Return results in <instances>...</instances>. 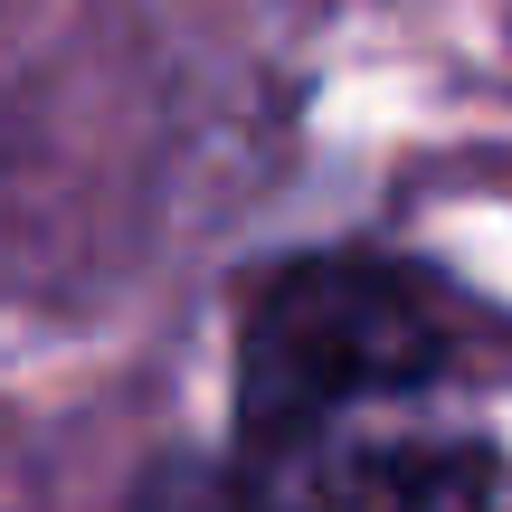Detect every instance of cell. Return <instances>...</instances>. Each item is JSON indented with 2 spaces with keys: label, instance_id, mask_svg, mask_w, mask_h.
Wrapping results in <instances>:
<instances>
[{
  "label": "cell",
  "instance_id": "cell-1",
  "mask_svg": "<svg viewBox=\"0 0 512 512\" xmlns=\"http://www.w3.org/2000/svg\"><path fill=\"white\" fill-rule=\"evenodd\" d=\"M238 512H494L503 446L465 408V332L427 266L370 247L275 256L228 361Z\"/></svg>",
  "mask_w": 512,
  "mask_h": 512
},
{
  "label": "cell",
  "instance_id": "cell-2",
  "mask_svg": "<svg viewBox=\"0 0 512 512\" xmlns=\"http://www.w3.org/2000/svg\"><path fill=\"white\" fill-rule=\"evenodd\" d=\"M133 512H238V494H228V465H162L133 494Z\"/></svg>",
  "mask_w": 512,
  "mask_h": 512
}]
</instances>
